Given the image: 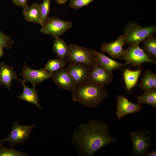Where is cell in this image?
Masks as SVG:
<instances>
[{"instance_id": "cell-1", "label": "cell", "mask_w": 156, "mask_h": 156, "mask_svg": "<svg viewBox=\"0 0 156 156\" xmlns=\"http://www.w3.org/2000/svg\"><path fill=\"white\" fill-rule=\"evenodd\" d=\"M110 127L99 120L91 119L80 125L74 131L72 143L80 155L92 156L99 149L115 143L116 137L110 133Z\"/></svg>"}, {"instance_id": "cell-2", "label": "cell", "mask_w": 156, "mask_h": 156, "mask_svg": "<svg viewBox=\"0 0 156 156\" xmlns=\"http://www.w3.org/2000/svg\"><path fill=\"white\" fill-rule=\"evenodd\" d=\"M72 93L74 101L93 109L99 106L108 95L105 87L89 81L76 86Z\"/></svg>"}, {"instance_id": "cell-3", "label": "cell", "mask_w": 156, "mask_h": 156, "mask_svg": "<svg viewBox=\"0 0 156 156\" xmlns=\"http://www.w3.org/2000/svg\"><path fill=\"white\" fill-rule=\"evenodd\" d=\"M156 32L155 25L143 27L133 22L125 27L124 35L126 43L130 46L139 45L146 38L153 35Z\"/></svg>"}, {"instance_id": "cell-4", "label": "cell", "mask_w": 156, "mask_h": 156, "mask_svg": "<svg viewBox=\"0 0 156 156\" xmlns=\"http://www.w3.org/2000/svg\"><path fill=\"white\" fill-rule=\"evenodd\" d=\"M129 135L132 145V155L143 156L149 152L152 146V135L149 130H131Z\"/></svg>"}, {"instance_id": "cell-5", "label": "cell", "mask_w": 156, "mask_h": 156, "mask_svg": "<svg viewBox=\"0 0 156 156\" xmlns=\"http://www.w3.org/2000/svg\"><path fill=\"white\" fill-rule=\"evenodd\" d=\"M68 47L66 57L68 62L84 64L90 67L97 62L94 50L73 44Z\"/></svg>"}, {"instance_id": "cell-6", "label": "cell", "mask_w": 156, "mask_h": 156, "mask_svg": "<svg viewBox=\"0 0 156 156\" xmlns=\"http://www.w3.org/2000/svg\"><path fill=\"white\" fill-rule=\"evenodd\" d=\"M36 124L30 125H23L15 121L13 124L12 130L9 135L0 141V143L10 142L11 147L17 144L22 143L29 138L33 129L36 127Z\"/></svg>"}, {"instance_id": "cell-7", "label": "cell", "mask_w": 156, "mask_h": 156, "mask_svg": "<svg viewBox=\"0 0 156 156\" xmlns=\"http://www.w3.org/2000/svg\"><path fill=\"white\" fill-rule=\"evenodd\" d=\"M121 59L125 61V65L131 64L135 66H139L144 62L156 64L154 59L149 56L138 45H130L124 50Z\"/></svg>"}, {"instance_id": "cell-8", "label": "cell", "mask_w": 156, "mask_h": 156, "mask_svg": "<svg viewBox=\"0 0 156 156\" xmlns=\"http://www.w3.org/2000/svg\"><path fill=\"white\" fill-rule=\"evenodd\" d=\"M72 26L69 21H65L55 17L48 18L44 23L40 31L46 35H50L55 39L59 38Z\"/></svg>"}, {"instance_id": "cell-9", "label": "cell", "mask_w": 156, "mask_h": 156, "mask_svg": "<svg viewBox=\"0 0 156 156\" xmlns=\"http://www.w3.org/2000/svg\"><path fill=\"white\" fill-rule=\"evenodd\" d=\"M112 71L107 70L97 62L90 70L88 81L98 85L105 87L113 81Z\"/></svg>"}, {"instance_id": "cell-10", "label": "cell", "mask_w": 156, "mask_h": 156, "mask_svg": "<svg viewBox=\"0 0 156 156\" xmlns=\"http://www.w3.org/2000/svg\"><path fill=\"white\" fill-rule=\"evenodd\" d=\"M53 75L43 68L38 70L31 69L28 67L25 62L21 76L23 78V81L29 82L32 84L33 86H36L44 80L52 78Z\"/></svg>"}, {"instance_id": "cell-11", "label": "cell", "mask_w": 156, "mask_h": 156, "mask_svg": "<svg viewBox=\"0 0 156 156\" xmlns=\"http://www.w3.org/2000/svg\"><path fill=\"white\" fill-rule=\"evenodd\" d=\"M91 67L84 64L69 62L66 69L77 86L88 81Z\"/></svg>"}, {"instance_id": "cell-12", "label": "cell", "mask_w": 156, "mask_h": 156, "mask_svg": "<svg viewBox=\"0 0 156 156\" xmlns=\"http://www.w3.org/2000/svg\"><path fill=\"white\" fill-rule=\"evenodd\" d=\"M116 101L115 114L119 120L127 115L139 112L144 107L141 104L132 103L122 95H118Z\"/></svg>"}, {"instance_id": "cell-13", "label": "cell", "mask_w": 156, "mask_h": 156, "mask_svg": "<svg viewBox=\"0 0 156 156\" xmlns=\"http://www.w3.org/2000/svg\"><path fill=\"white\" fill-rule=\"evenodd\" d=\"M124 35H121L115 41L109 43H103L101 51L107 53L112 58L119 59L122 57L124 50L123 47L125 43Z\"/></svg>"}, {"instance_id": "cell-14", "label": "cell", "mask_w": 156, "mask_h": 156, "mask_svg": "<svg viewBox=\"0 0 156 156\" xmlns=\"http://www.w3.org/2000/svg\"><path fill=\"white\" fill-rule=\"evenodd\" d=\"M52 78L59 88L72 92L76 86L66 68H63L54 73Z\"/></svg>"}, {"instance_id": "cell-15", "label": "cell", "mask_w": 156, "mask_h": 156, "mask_svg": "<svg viewBox=\"0 0 156 156\" xmlns=\"http://www.w3.org/2000/svg\"><path fill=\"white\" fill-rule=\"evenodd\" d=\"M19 78L12 66H10L3 62H0V86H5L10 90L12 80Z\"/></svg>"}, {"instance_id": "cell-16", "label": "cell", "mask_w": 156, "mask_h": 156, "mask_svg": "<svg viewBox=\"0 0 156 156\" xmlns=\"http://www.w3.org/2000/svg\"><path fill=\"white\" fill-rule=\"evenodd\" d=\"M22 83L23 86V93L17 97L21 100L26 101L32 103L36 105L41 110L42 107L39 102V98L35 86L32 88L27 87L25 84V82L19 78L18 80Z\"/></svg>"}, {"instance_id": "cell-17", "label": "cell", "mask_w": 156, "mask_h": 156, "mask_svg": "<svg viewBox=\"0 0 156 156\" xmlns=\"http://www.w3.org/2000/svg\"><path fill=\"white\" fill-rule=\"evenodd\" d=\"M40 5L37 3H35L30 6L27 5L23 8V14L27 21L39 23L42 26Z\"/></svg>"}, {"instance_id": "cell-18", "label": "cell", "mask_w": 156, "mask_h": 156, "mask_svg": "<svg viewBox=\"0 0 156 156\" xmlns=\"http://www.w3.org/2000/svg\"><path fill=\"white\" fill-rule=\"evenodd\" d=\"M97 62L108 70L112 71L121 69L126 65L118 62L104 55L103 53L94 50Z\"/></svg>"}, {"instance_id": "cell-19", "label": "cell", "mask_w": 156, "mask_h": 156, "mask_svg": "<svg viewBox=\"0 0 156 156\" xmlns=\"http://www.w3.org/2000/svg\"><path fill=\"white\" fill-rule=\"evenodd\" d=\"M141 72V68L135 70L126 68L123 72V77L127 90L130 91L137 83Z\"/></svg>"}, {"instance_id": "cell-20", "label": "cell", "mask_w": 156, "mask_h": 156, "mask_svg": "<svg viewBox=\"0 0 156 156\" xmlns=\"http://www.w3.org/2000/svg\"><path fill=\"white\" fill-rule=\"evenodd\" d=\"M68 46L63 39L59 37L55 39L53 42V49L54 53L58 58L66 60L68 50Z\"/></svg>"}, {"instance_id": "cell-21", "label": "cell", "mask_w": 156, "mask_h": 156, "mask_svg": "<svg viewBox=\"0 0 156 156\" xmlns=\"http://www.w3.org/2000/svg\"><path fill=\"white\" fill-rule=\"evenodd\" d=\"M143 50L150 57L156 58V37L153 35L146 38L142 42Z\"/></svg>"}, {"instance_id": "cell-22", "label": "cell", "mask_w": 156, "mask_h": 156, "mask_svg": "<svg viewBox=\"0 0 156 156\" xmlns=\"http://www.w3.org/2000/svg\"><path fill=\"white\" fill-rule=\"evenodd\" d=\"M138 103H144L156 108V90L144 91L141 95L137 97Z\"/></svg>"}, {"instance_id": "cell-23", "label": "cell", "mask_w": 156, "mask_h": 156, "mask_svg": "<svg viewBox=\"0 0 156 156\" xmlns=\"http://www.w3.org/2000/svg\"><path fill=\"white\" fill-rule=\"evenodd\" d=\"M67 64L66 60L59 58L50 59L48 61L43 68L47 71L53 74L64 68Z\"/></svg>"}, {"instance_id": "cell-24", "label": "cell", "mask_w": 156, "mask_h": 156, "mask_svg": "<svg viewBox=\"0 0 156 156\" xmlns=\"http://www.w3.org/2000/svg\"><path fill=\"white\" fill-rule=\"evenodd\" d=\"M154 74L149 70L146 71L140 85L144 91L153 90Z\"/></svg>"}, {"instance_id": "cell-25", "label": "cell", "mask_w": 156, "mask_h": 156, "mask_svg": "<svg viewBox=\"0 0 156 156\" xmlns=\"http://www.w3.org/2000/svg\"><path fill=\"white\" fill-rule=\"evenodd\" d=\"M28 154L15 149L13 147L7 148L3 146L0 143V156H26Z\"/></svg>"}, {"instance_id": "cell-26", "label": "cell", "mask_w": 156, "mask_h": 156, "mask_svg": "<svg viewBox=\"0 0 156 156\" xmlns=\"http://www.w3.org/2000/svg\"><path fill=\"white\" fill-rule=\"evenodd\" d=\"M50 2L51 0H43L42 3L40 5V11L43 24L42 26L48 18Z\"/></svg>"}, {"instance_id": "cell-27", "label": "cell", "mask_w": 156, "mask_h": 156, "mask_svg": "<svg viewBox=\"0 0 156 156\" xmlns=\"http://www.w3.org/2000/svg\"><path fill=\"white\" fill-rule=\"evenodd\" d=\"M14 42L10 36L2 32L0 29V47L10 48Z\"/></svg>"}, {"instance_id": "cell-28", "label": "cell", "mask_w": 156, "mask_h": 156, "mask_svg": "<svg viewBox=\"0 0 156 156\" xmlns=\"http://www.w3.org/2000/svg\"><path fill=\"white\" fill-rule=\"evenodd\" d=\"M95 0H70V6L73 9H79L88 5Z\"/></svg>"}, {"instance_id": "cell-29", "label": "cell", "mask_w": 156, "mask_h": 156, "mask_svg": "<svg viewBox=\"0 0 156 156\" xmlns=\"http://www.w3.org/2000/svg\"><path fill=\"white\" fill-rule=\"evenodd\" d=\"M13 3L17 6H18L23 8L27 6L28 0H12Z\"/></svg>"}, {"instance_id": "cell-30", "label": "cell", "mask_w": 156, "mask_h": 156, "mask_svg": "<svg viewBox=\"0 0 156 156\" xmlns=\"http://www.w3.org/2000/svg\"><path fill=\"white\" fill-rule=\"evenodd\" d=\"M147 156H156V150H154L151 152H149L146 155Z\"/></svg>"}, {"instance_id": "cell-31", "label": "cell", "mask_w": 156, "mask_h": 156, "mask_svg": "<svg viewBox=\"0 0 156 156\" xmlns=\"http://www.w3.org/2000/svg\"><path fill=\"white\" fill-rule=\"evenodd\" d=\"M153 90H156V74L155 73H154L153 76Z\"/></svg>"}, {"instance_id": "cell-32", "label": "cell", "mask_w": 156, "mask_h": 156, "mask_svg": "<svg viewBox=\"0 0 156 156\" xmlns=\"http://www.w3.org/2000/svg\"><path fill=\"white\" fill-rule=\"evenodd\" d=\"M56 2L60 4H64L66 3L68 0H55Z\"/></svg>"}, {"instance_id": "cell-33", "label": "cell", "mask_w": 156, "mask_h": 156, "mask_svg": "<svg viewBox=\"0 0 156 156\" xmlns=\"http://www.w3.org/2000/svg\"><path fill=\"white\" fill-rule=\"evenodd\" d=\"M3 48L0 47V58L3 56Z\"/></svg>"}]
</instances>
